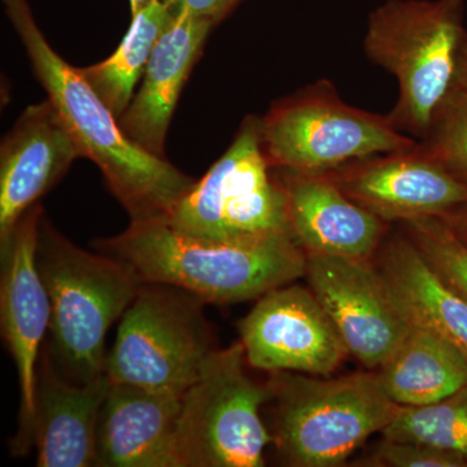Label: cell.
<instances>
[{"mask_svg": "<svg viewBox=\"0 0 467 467\" xmlns=\"http://www.w3.org/2000/svg\"><path fill=\"white\" fill-rule=\"evenodd\" d=\"M2 2L47 99L72 134L82 158L100 169L130 223L167 218L195 180L126 137L115 113L78 67L70 66L51 47L27 0Z\"/></svg>", "mask_w": 467, "mask_h": 467, "instance_id": "obj_1", "label": "cell"}, {"mask_svg": "<svg viewBox=\"0 0 467 467\" xmlns=\"http://www.w3.org/2000/svg\"><path fill=\"white\" fill-rule=\"evenodd\" d=\"M94 245L124 264L140 285H173L217 306L259 299L306 275V251L292 235L214 241L150 220L130 223Z\"/></svg>", "mask_w": 467, "mask_h": 467, "instance_id": "obj_2", "label": "cell"}, {"mask_svg": "<svg viewBox=\"0 0 467 467\" xmlns=\"http://www.w3.org/2000/svg\"><path fill=\"white\" fill-rule=\"evenodd\" d=\"M36 265L50 299L52 361L73 382L104 376L107 334L137 296L140 282L109 254L70 242L45 216L39 223Z\"/></svg>", "mask_w": 467, "mask_h": 467, "instance_id": "obj_3", "label": "cell"}, {"mask_svg": "<svg viewBox=\"0 0 467 467\" xmlns=\"http://www.w3.org/2000/svg\"><path fill=\"white\" fill-rule=\"evenodd\" d=\"M467 33L463 0H389L368 16L364 48L398 81L389 119L399 130L425 140L454 90Z\"/></svg>", "mask_w": 467, "mask_h": 467, "instance_id": "obj_4", "label": "cell"}, {"mask_svg": "<svg viewBox=\"0 0 467 467\" xmlns=\"http://www.w3.org/2000/svg\"><path fill=\"white\" fill-rule=\"evenodd\" d=\"M267 383L275 401L273 444L291 466H343L401 408L373 370L339 378L284 371Z\"/></svg>", "mask_w": 467, "mask_h": 467, "instance_id": "obj_5", "label": "cell"}, {"mask_svg": "<svg viewBox=\"0 0 467 467\" xmlns=\"http://www.w3.org/2000/svg\"><path fill=\"white\" fill-rule=\"evenodd\" d=\"M164 221L214 241L294 236L284 184L264 150L260 117L244 119L226 152L183 193Z\"/></svg>", "mask_w": 467, "mask_h": 467, "instance_id": "obj_6", "label": "cell"}, {"mask_svg": "<svg viewBox=\"0 0 467 467\" xmlns=\"http://www.w3.org/2000/svg\"><path fill=\"white\" fill-rule=\"evenodd\" d=\"M270 165L300 173H330L358 160L414 149L389 116L349 106L328 81L276 101L261 117Z\"/></svg>", "mask_w": 467, "mask_h": 467, "instance_id": "obj_7", "label": "cell"}, {"mask_svg": "<svg viewBox=\"0 0 467 467\" xmlns=\"http://www.w3.org/2000/svg\"><path fill=\"white\" fill-rule=\"evenodd\" d=\"M204 304L173 285H140L109 350L110 382L183 396L216 349Z\"/></svg>", "mask_w": 467, "mask_h": 467, "instance_id": "obj_8", "label": "cell"}, {"mask_svg": "<svg viewBox=\"0 0 467 467\" xmlns=\"http://www.w3.org/2000/svg\"><path fill=\"white\" fill-rule=\"evenodd\" d=\"M241 340L208 356L182 396L178 451L182 467H261L272 444L261 410L272 398L269 383L247 373Z\"/></svg>", "mask_w": 467, "mask_h": 467, "instance_id": "obj_9", "label": "cell"}, {"mask_svg": "<svg viewBox=\"0 0 467 467\" xmlns=\"http://www.w3.org/2000/svg\"><path fill=\"white\" fill-rule=\"evenodd\" d=\"M248 367L330 377L349 355L316 295L292 284L273 288L238 324Z\"/></svg>", "mask_w": 467, "mask_h": 467, "instance_id": "obj_10", "label": "cell"}, {"mask_svg": "<svg viewBox=\"0 0 467 467\" xmlns=\"http://www.w3.org/2000/svg\"><path fill=\"white\" fill-rule=\"evenodd\" d=\"M41 204L34 205L18 223L2 254L0 319L2 334L16 367L20 387L18 429L12 451L26 454L34 447L36 386L43 340L50 333L51 306L36 265Z\"/></svg>", "mask_w": 467, "mask_h": 467, "instance_id": "obj_11", "label": "cell"}, {"mask_svg": "<svg viewBox=\"0 0 467 467\" xmlns=\"http://www.w3.org/2000/svg\"><path fill=\"white\" fill-rule=\"evenodd\" d=\"M304 276L349 355L370 370L382 367L410 325L371 260L306 254Z\"/></svg>", "mask_w": 467, "mask_h": 467, "instance_id": "obj_12", "label": "cell"}, {"mask_svg": "<svg viewBox=\"0 0 467 467\" xmlns=\"http://www.w3.org/2000/svg\"><path fill=\"white\" fill-rule=\"evenodd\" d=\"M330 174L352 201L387 223L442 217L467 202V184L423 143L358 160Z\"/></svg>", "mask_w": 467, "mask_h": 467, "instance_id": "obj_13", "label": "cell"}, {"mask_svg": "<svg viewBox=\"0 0 467 467\" xmlns=\"http://www.w3.org/2000/svg\"><path fill=\"white\" fill-rule=\"evenodd\" d=\"M81 150L50 100L27 107L0 146V252L27 211L69 171Z\"/></svg>", "mask_w": 467, "mask_h": 467, "instance_id": "obj_14", "label": "cell"}, {"mask_svg": "<svg viewBox=\"0 0 467 467\" xmlns=\"http://www.w3.org/2000/svg\"><path fill=\"white\" fill-rule=\"evenodd\" d=\"M275 171L287 198L292 234L306 254L376 256L389 223L352 201L330 173Z\"/></svg>", "mask_w": 467, "mask_h": 467, "instance_id": "obj_15", "label": "cell"}, {"mask_svg": "<svg viewBox=\"0 0 467 467\" xmlns=\"http://www.w3.org/2000/svg\"><path fill=\"white\" fill-rule=\"evenodd\" d=\"M181 405L182 396L174 393L110 382L98 423L97 466L182 467Z\"/></svg>", "mask_w": 467, "mask_h": 467, "instance_id": "obj_16", "label": "cell"}, {"mask_svg": "<svg viewBox=\"0 0 467 467\" xmlns=\"http://www.w3.org/2000/svg\"><path fill=\"white\" fill-rule=\"evenodd\" d=\"M109 384L106 374L88 383L67 379L43 346L34 413L36 466H97L98 423Z\"/></svg>", "mask_w": 467, "mask_h": 467, "instance_id": "obj_17", "label": "cell"}, {"mask_svg": "<svg viewBox=\"0 0 467 467\" xmlns=\"http://www.w3.org/2000/svg\"><path fill=\"white\" fill-rule=\"evenodd\" d=\"M214 24L186 11L175 14L160 36L119 124L129 140L150 155L165 158V140L183 86L201 57Z\"/></svg>", "mask_w": 467, "mask_h": 467, "instance_id": "obj_18", "label": "cell"}, {"mask_svg": "<svg viewBox=\"0 0 467 467\" xmlns=\"http://www.w3.org/2000/svg\"><path fill=\"white\" fill-rule=\"evenodd\" d=\"M377 269L409 325L427 328L467 358V300L427 263L402 232L383 241Z\"/></svg>", "mask_w": 467, "mask_h": 467, "instance_id": "obj_19", "label": "cell"}, {"mask_svg": "<svg viewBox=\"0 0 467 467\" xmlns=\"http://www.w3.org/2000/svg\"><path fill=\"white\" fill-rule=\"evenodd\" d=\"M400 407L434 404L467 386V358L427 328L411 326L398 349L376 370Z\"/></svg>", "mask_w": 467, "mask_h": 467, "instance_id": "obj_20", "label": "cell"}, {"mask_svg": "<svg viewBox=\"0 0 467 467\" xmlns=\"http://www.w3.org/2000/svg\"><path fill=\"white\" fill-rule=\"evenodd\" d=\"M175 14L167 0H152L131 16V24L117 50L100 63L78 67L117 119L125 112L160 36Z\"/></svg>", "mask_w": 467, "mask_h": 467, "instance_id": "obj_21", "label": "cell"}, {"mask_svg": "<svg viewBox=\"0 0 467 467\" xmlns=\"http://www.w3.org/2000/svg\"><path fill=\"white\" fill-rule=\"evenodd\" d=\"M382 435L431 445L467 460V386L434 404L401 407Z\"/></svg>", "mask_w": 467, "mask_h": 467, "instance_id": "obj_22", "label": "cell"}, {"mask_svg": "<svg viewBox=\"0 0 467 467\" xmlns=\"http://www.w3.org/2000/svg\"><path fill=\"white\" fill-rule=\"evenodd\" d=\"M436 273L467 300V247L441 217H418L400 223Z\"/></svg>", "mask_w": 467, "mask_h": 467, "instance_id": "obj_23", "label": "cell"}, {"mask_svg": "<svg viewBox=\"0 0 467 467\" xmlns=\"http://www.w3.org/2000/svg\"><path fill=\"white\" fill-rule=\"evenodd\" d=\"M422 143L451 174L467 184L466 92H451Z\"/></svg>", "mask_w": 467, "mask_h": 467, "instance_id": "obj_24", "label": "cell"}, {"mask_svg": "<svg viewBox=\"0 0 467 467\" xmlns=\"http://www.w3.org/2000/svg\"><path fill=\"white\" fill-rule=\"evenodd\" d=\"M365 462L378 467H467V460L460 454L420 442L386 438Z\"/></svg>", "mask_w": 467, "mask_h": 467, "instance_id": "obj_25", "label": "cell"}, {"mask_svg": "<svg viewBox=\"0 0 467 467\" xmlns=\"http://www.w3.org/2000/svg\"><path fill=\"white\" fill-rule=\"evenodd\" d=\"M167 2L174 14L186 11L193 16L207 18L216 26L238 5L239 0H167Z\"/></svg>", "mask_w": 467, "mask_h": 467, "instance_id": "obj_26", "label": "cell"}, {"mask_svg": "<svg viewBox=\"0 0 467 467\" xmlns=\"http://www.w3.org/2000/svg\"><path fill=\"white\" fill-rule=\"evenodd\" d=\"M441 218L467 247V202Z\"/></svg>", "mask_w": 467, "mask_h": 467, "instance_id": "obj_27", "label": "cell"}, {"mask_svg": "<svg viewBox=\"0 0 467 467\" xmlns=\"http://www.w3.org/2000/svg\"><path fill=\"white\" fill-rule=\"evenodd\" d=\"M454 90H460L467 94V36L463 39L462 45H461Z\"/></svg>", "mask_w": 467, "mask_h": 467, "instance_id": "obj_28", "label": "cell"}, {"mask_svg": "<svg viewBox=\"0 0 467 467\" xmlns=\"http://www.w3.org/2000/svg\"><path fill=\"white\" fill-rule=\"evenodd\" d=\"M150 2H152V0H130L131 16L137 15V12L142 9L144 5H149Z\"/></svg>", "mask_w": 467, "mask_h": 467, "instance_id": "obj_29", "label": "cell"}]
</instances>
